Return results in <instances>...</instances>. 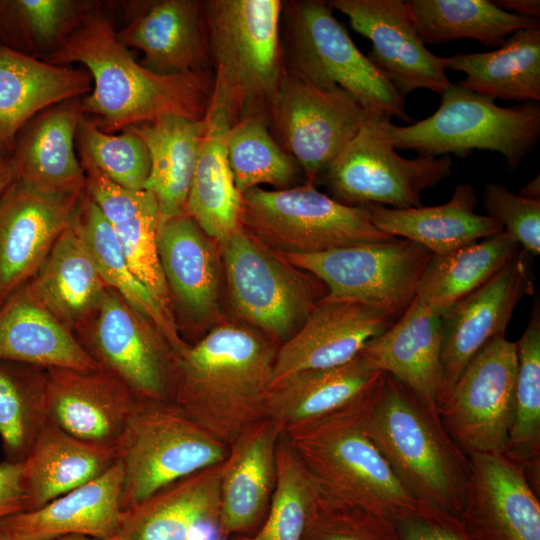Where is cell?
Wrapping results in <instances>:
<instances>
[{
  "mask_svg": "<svg viewBox=\"0 0 540 540\" xmlns=\"http://www.w3.org/2000/svg\"><path fill=\"white\" fill-rule=\"evenodd\" d=\"M102 6L44 60L56 65L78 63L88 71L92 89L81 99L83 114L100 117L102 130L108 133L165 117L203 119L214 76L209 71L159 74L147 69L119 41Z\"/></svg>",
  "mask_w": 540,
  "mask_h": 540,
  "instance_id": "cell-1",
  "label": "cell"
},
{
  "mask_svg": "<svg viewBox=\"0 0 540 540\" xmlns=\"http://www.w3.org/2000/svg\"><path fill=\"white\" fill-rule=\"evenodd\" d=\"M276 351L254 330L221 323L174 356L171 402L228 446L267 418Z\"/></svg>",
  "mask_w": 540,
  "mask_h": 540,
  "instance_id": "cell-2",
  "label": "cell"
},
{
  "mask_svg": "<svg viewBox=\"0 0 540 540\" xmlns=\"http://www.w3.org/2000/svg\"><path fill=\"white\" fill-rule=\"evenodd\" d=\"M364 424L394 474L419 503L460 516L469 458L446 430L436 405L384 373L368 397Z\"/></svg>",
  "mask_w": 540,
  "mask_h": 540,
  "instance_id": "cell-3",
  "label": "cell"
},
{
  "mask_svg": "<svg viewBox=\"0 0 540 540\" xmlns=\"http://www.w3.org/2000/svg\"><path fill=\"white\" fill-rule=\"evenodd\" d=\"M371 393L284 434L322 493L395 522L416 510L419 502L366 432L364 414Z\"/></svg>",
  "mask_w": 540,
  "mask_h": 540,
  "instance_id": "cell-4",
  "label": "cell"
},
{
  "mask_svg": "<svg viewBox=\"0 0 540 540\" xmlns=\"http://www.w3.org/2000/svg\"><path fill=\"white\" fill-rule=\"evenodd\" d=\"M280 0H209L204 14L214 80L236 120L266 112L287 69L280 43Z\"/></svg>",
  "mask_w": 540,
  "mask_h": 540,
  "instance_id": "cell-5",
  "label": "cell"
},
{
  "mask_svg": "<svg viewBox=\"0 0 540 540\" xmlns=\"http://www.w3.org/2000/svg\"><path fill=\"white\" fill-rule=\"evenodd\" d=\"M385 132L395 149L430 157H466L473 150H489L502 154L514 170L539 139L540 106L526 102L502 107L459 83H450L432 115L406 126L390 120Z\"/></svg>",
  "mask_w": 540,
  "mask_h": 540,
  "instance_id": "cell-6",
  "label": "cell"
},
{
  "mask_svg": "<svg viewBox=\"0 0 540 540\" xmlns=\"http://www.w3.org/2000/svg\"><path fill=\"white\" fill-rule=\"evenodd\" d=\"M240 225L280 254H315L396 239L372 223L365 206L343 204L310 184L244 192Z\"/></svg>",
  "mask_w": 540,
  "mask_h": 540,
  "instance_id": "cell-7",
  "label": "cell"
},
{
  "mask_svg": "<svg viewBox=\"0 0 540 540\" xmlns=\"http://www.w3.org/2000/svg\"><path fill=\"white\" fill-rule=\"evenodd\" d=\"M228 446L173 402L139 399L117 446L123 511L165 486L220 464Z\"/></svg>",
  "mask_w": 540,
  "mask_h": 540,
  "instance_id": "cell-8",
  "label": "cell"
},
{
  "mask_svg": "<svg viewBox=\"0 0 540 540\" xmlns=\"http://www.w3.org/2000/svg\"><path fill=\"white\" fill-rule=\"evenodd\" d=\"M287 20L289 71L317 87L342 89L366 111L411 124L404 96L357 48L326 1H291Z\"/></svg>",
  "mask_w": 540,
  "mask_h": 540,
  "instance_id": "cell-9",
  "label": "cell"
},
{
  "mask_svg": "<svg viewBox=\"0 0 540 540\" xmlns=\"http://www.w3.org/2000/svg\"><path fill=\"white\" fill-rule=\"evenodd\" d=\"M391 120L378 111H366L356 135L318 180L332 198L350 206L382 205L393 209L422 206L424 190L451 175L449 155L400 156L386 136Z\"/></svg>",
  "mask_w": 540,
  "mask_h": 540,
  "instance_id": "cell-10",
  "label": "cell"
},
{
  "mask_svg": "<svg viewBox=\"0 0 540 540\" xmlns=\"http://www.w3.org/2000/svg\"><path fill=\"white\" fill-rule=\"evenodd\" d=\"M219 245L232 307L271 339L286 341L326 295L310 275L242 227Z\"/></svg>",
  "mask_w": 540,
  "mask_h": 540,
  "instance_id": "cell-11",
  "label": "cell"
},
{
  "mask_svg": "<svg viewBox=\"0 0 540 540\" xmlns=\"http://www.w3.org/2000/svg\"><path fill=\"white\" fill-rule=\"evenodd\" d=\"M281 255L325 284L327 299L357 301L402 315L416 297L418 280L432 253L396 238L315 254Z\"/></svg>",
  "mask_w": 540,
  "mask_h": 540,
  "instance_id": "cell-12",
  "label": "cell"
},
{
  "mask_svg": "<svg viewBox=\"0 0 540 540\" xmlns=\"http://www.w3.org/2000/svg\"><path fill=\"white\" fill-rule=\"evenodd\" d=\"M365 113L342 89L317 87L288 70L267 110L281 147L310 185L356 135Z\"/></svg>",
  "mask_w": 540,
  "mask_h": 540,
  "instance_id": "cell-13",
  "label": "cell"
},
{
  "mask_svg": "<svg viewBox=\"0 0 540 540\" xmlns=\"http://www.w3.org/2000/svg\"><path fill=\"white\" fill-rule=\"evenodd\" d=\"M516 373V343L498 335L468 363L438 405L443 425L467 455L505 453Z\"/></svg>",
  "mask_w": 540,
  "mask_h": 540,
  "instance_id": "cell-14",
  "label": "cell"
},
{
  "mask_svg": "<svg viewBox=\"0 0 540 540\" xmlns=\"http://www.w3.org/2000/svg\"><path fill=\"white\" fill-rule=\"evenodd\" d=\"M89 355L138 399L172 400L174 353L161 333L108 288L90 326L78 337Z\"/></svg>",
  "mask_w": 540,
  "mask_h": 540,
  "instance_id": "cell-15",
  "label": "cell"
},
{
  "mask_svg": "<svg viewBox=\"0 0 540 540\" xmlns=\"http://www.w3.org/2000/svg\"><path fill=\"white\" fill-rule=\"evenodd\" d=\"M529 254L521 249L494 277L460 300L441 321L442 403L468 363L506 327L520 300L533 293Z\"/></svg>",
  "mask_w": 540,
  "mask_h": 540,
  "instance_id": "cell-16",
  "label": "cell"
},
{
  "mask_svg": "<svg viewBox=\"0 0 540 540\" xmlns=\"http://www.w3.org/2000/svg\"><path fill=\"white\" fill-rule=\"evenodd\" d=\"M400 316L357 301L322 298L277 348L270 389L295 374L350 362Z\"/></svg>",
  "mask_w": 540,
  "mask_h": 540,
  "instance_id": "cell-17",
  "label": "cell"
},
{
  "mask_svg": "<svg viewBox=\"0 0 540 540\" xmlns=\"http://www.w3.org/2000/svg\"><path fill=\"white\" fill-rule=\"evenodd\" d=\"M351 27L369 39V59L403 95L417 89L442 94L451 83L444 57L434 55L418 34L402 0H331Z\"/></svg>",
  "mask_w": 540,
  "mask_h": 540,
  "instance_id": "cell-18",
  "label": "cell"
},
{
  "mask_svg": "<svg viewBox=\"0 0 540 540\" xmlns=\"http://www.w3.org/2000/svg\"><path fill=\"white\" fill-rule=\"evenodd\" d=\"M80 196L41 193L16 179L0 197V307L36 275Z\"/></svg>",
  "mask_w": 540,
  "mask_h": 540,
  "instance_id": "cell-19",
  "label": "cell"
},
{
  "mask_svg": "<svg viewBox=\"0 0 540 540\" xmlns=\"http://www.w3.org/2000/svg\"><path fill=\"white\" fill-rule=\"evenodd\" d=\"M460 518L475 540H540L539 494L505 454L471 453Z\"/></svg>",
  "mask_w": 540,
  "mask_h": 540,
  "instance_id": "cell-20",
  "label": "cell"
},
{
  "mask_svg": "<svg viewBox=\"0 0 540 540\" xmlns=\"http://www.w3.org/2000/svg\"><path fill=\"white\" fill-rule=\"evenodd\" d=\"M125 26L117 38L144 55L142 65L159 74L206 72L211 62L204 1L124 2Z\"/></svg>",
  "mask_w": 540,
  "mask_h": 540,
  "instance_id": "cell-21",
  "label": "cell"
},
{
  "mask_svg": "<svg viewBox=\"0 0 540 540\" xmlns=\"http://www.w3.org/2000/svg\"><path fill=\"white\" fill-rule=\"evenodd\" d=\"M48 420L90 443L117 448L138 398L112 372L49 368Z\"/></svg>",
  "mask_w": 540,
  "mask_h": 540,
  "instance_id": "cell-22",
  "label": "cell"
},
{
  "mask_svg": "<svg viewBox=\"0 0 540 540\" xmlns=\"http://www.w3.org/2000/svg\"><path fill=\"white\" fill-rule=\"evenodd\" d=\"M282 434L274 421L265 418L228 445L221 463L218 540L251 534L262 524L275 486Z\"/></svg>",
  "mask_w": 540,
  "mask_h": 540,
  "instance_id": "cell-23",
  "label": "cell"
},
{
  "mask_svg": "<svg viewBox=\"0 0 540 540\" xmlns=\"http://www.w3.org/2000/svg\"><path fill=\"white\" fill-rule=\"evenodd\" d=\"M157 246L172 312L175 308L186 326L212 321L219 310V243L183 214L159 224Z\"/></svg>",
  "mask_w": 540,
  "mask_h": 540,
  "instance_id": "cell-24",
  "label": "cell"
},
{
  "mask_svg": "<svg viewBox=\"0 0 540 540\" xmlns=\"http://www.w3.org/2000/svg\"><path fill=\"white\" fill-rule=\"evenodd\" d=\"M81 99L44 109L20 130L11 154L18 180L45 194L85 191V174L76 154L77 128L84 115Z\"/></svg>",
  "mask_w": 540,
  "mask_h": 540,
  "instance_id": "cell-25",
  "label": "cell"
},
{
  "mask_svg": "<svg viewBox=\"0 0 540 540\" xmlns=\"http://www.w3.org/2000/svg\"><path fill=\"white\" fill-rule=\"evenodd\" d=\"M123 471L106 472L43 505L0 519L9 540H54L69 535L113 537L120 529Z\"/></svg>",
  "mask_w": 540,
  "mask_h": 540,
  "instance_id": "cell-26",
  "label": "cell"
},
{
  "mask_svg": "<svg viewBox=\"0 0 540 540\" xmlns=\"http://www.w3.org/2000/svg\"><path fill=\"white\" fill-rule=\"evenodd\" d=\"M235 121L223 89L214 80L185 212L219 244L241 227L242 194L235 186L225 143Z\"/></svg>",
  "mask_w": 540,
  "mask_h": 540,
  "instance_id": "cell-27",
  "label": "cell"
},
{
  "mask_svg": "<svg viewBox=\"0 0 540 540\" xmlns=\"http://www.w3.org/2000/svg\"><path fill=\"white\" fill-rule=\"evenodd\" d=\"M91 89L86 69L52 64L0 43V153L11 156L20 130L39 112Z\"/></svg>",
  "mask_w": 540,
  "mask_h": 540,
  "instance_id": "cell-28",
  "label": "cell"
},
{
  "mask_svg": "<svg viewBox=\"0 0 540 540\" xmlns=\"http://www.w3.org/2000/svg\"><path fill=\"white\" fill-rule=\"evenodd\" d=\"M221 463L177 480L124 510L117 536L121 540H190L202 526L217 532Z\"/></svg>",
  "mask_w": 540,
  "mask_h": 540,
  "instance_id": "cell-29",
  "label": "cell"
},
{
  "mask_svg": "<svg viewBox=\"0 0 540 540\" xmlns=\"http://www.w3.org/2000/svg\"><path fill=\"white\" fill-rule=\"evenodd\" d=\"M359 356L375 370L391 375L437 406L441 387V321L417 297Z\"/></svg>",
  "mask_w": 540,
  "mask_h": 540,
  "instance_id": "cell-30",
  "label": "cell"
},
{
  "mask_svg": "<svg viewBox=\"0 0 540 540\" xmlns=\"http://www.w3.org/2000/svg\"><path fill=\"white\" fill-rule=\"evenodd\" d=\"M0 360L44 369H100L76 335L42 303L29 283L0 307Z\"/></svg>",
  "mask_w": 540,
  "mask_h": 540,
  "instance_id": "cell-31",
  "label": "cell"
},
{
  "mask_svg": "<svg viewBox=\"0 0 540 540\" xmlns=\"http://www.w3.org/2000/svg\"><path fill=\"white\" fill-rule=\"evenodd\" d=\"M383 374L359 355L341 366L295 374L270 389L267 418L283 433L320 420L367 396Z\"/></svg>",
  "mask_w": 540,
  "mask_h": 540,
  "instance_id": "cell-32",
  "label": "cell"
},
{
  "mask_svg": "<svg viewBox=\"0 0 540 540\" xmlns=\"http://www.w3.org/2000/svg\"><path fill=\"white\" fill-rule=\"evenodd\" d=\"M28 283L77 338L94 320L108 289L88 248L71 225L61 233Z\"/></svg>",
  "mask_w": 540,
  "mask_h": 540,
  "instance_id": "cell-33",
  "label": "cell"
},
{
  "mask_svg": "<svg viewBox=\"0 0 540 540\" xmlns=\"http://www.w3.org/2000/svg\"><path fill=\"white\" fill-rule=\"evenodd\" d=\"M476 205L474 187L461 183L448 202L437 206L408 209L364 206L372 223L387 235L415 242L432 254H445L503 231L496 219L477 214Z\"/></svg>",
  "mask_w": 540,
  "mask_h": 540,
  "instance_id": "cell-34",
  "label": "cell"
},
{
  "mask_svg": "<svg viewBox=\"0 0 540 540\" xmlns=\"http://www.w3.org/2000/svg\"><path fill=\"white\" fill-rule=\"evenodd\" d=\"M116 461L117 448L83 441L48 421L22 463L24 511L88 483Z\"/></svg>",
  "mask_w": 540,
  "mask_h": 540,
  "instance_id": "cell-35",
  "label": "cell"
},
{
  "mask_svg": "<svg viewBox=\"0 0 540 540\" xmlns=\"http://www.w3.org/2000/svg\"><path fill=\"white\" fill-rule=\"evenodd\" d=\"M70 225L88 248L107 287L161 333L174 356L180 354L188 344L181 337L173 314L132 272L112 226L85 191L79 197Z\"/></svg>",
  "mask_w": 540,
  "mask_h": 540,
  "instance_id": "cell-36",
  "label": "cell"
},
{
  "mask_svg": "<svg viewBox=\"0 0 540 540\" xmlns=\"http://www.w3.org/2000/svg\"><path fill=\"white\" fill-rule=\"evenodd\" d=\"M446 69L466 75L461 86L485 97L540 100V27L518 30L496 50L444 57Z\"/></svg>",
  "mask_w": 540,
  "mask_h": 540,
  "instance_id": "cell-37",
  "label": "cell"
},
{
  "mask_svg": "<svg viewBox=\"0 0 540 540\" xmlns=\"http://www.w3.org/2000/svg\"><path fill=\"white\" fill-rule=\"evenodd\" d=\"M130 127L142 138L149 152L150 170L144 189L151 192L158 203L159 224L186 214L204 118L190 120L172 116Z\"/></svg>",
  "mask_w": 540,
  "mask_h": 540,
  "instance_id": "cell-38",
  "label": "cell"
},
{
  "mask_svg": "<svg viewBox=\"0 0 540 540\" xmlns=\"http://www.w3.org/2000/svg\"><path fill=\"white\" fill-rule=\"evenodd\" d=\"M521 247L504 231L445 254H432L416 297L439 317L494 277Z\"/></svg>",
  "mask_w": 540,
  "mask_h": 540,
  "instance_id": "cell-39",
  "label": "cell"
},
{
  "mask_svg": "<svg viewBox=\"0 0 540 540\" xmlns=\"http://www.w3.org/2000/svg\"><path fill=\"white\" fill-rule=\"evenodd\" d=\"M408 13L423 42L474 39L500 47L518 30L540 27V20L510 13L488 0H410Z\"/></svg>",
  "mask_w": 540,
  "mask_h": 540,
  "instance_id": "cell-40",
  "label": "cell"
},
{
  "mask_svg": "<svg viewBox=\"0 0 540 540\" xmlns=\"http://www.w3.org/2000/svg\"><path fill=\"white\" fill-rule=\"evenodd\" d=\"M102 5L94 0H0V43L46 60Z\"/></svg>",
  "mask_w": 540,
  "mask_h": 540,
  "instance_id": "cell-41",
  "label": "cell"
},
{
  "mask_svg": "<svg viewBox=\"0 0 540 540\" xmlns=\"http://www.w3.org/2000/svg\"><path fill=\"white\" fill-rule=\"evenodd\" d=\"M516 343L514 410L505 455L524 466L539 494L540 486V307L535 300L527 326Z\"/></svg>",
  "mask_w": 540,
  "mask_h": 540,
  "instance_id": "cell-42",
  "label": "cell"
},
{
  "mask_svg": "<svg viewBox=\"0 0 540 540\" xmlns=\"http://www.w3.org/2000/svg\"><path fill=\"white\" fill-rule=\"evenodd\" d=\"M48 421L46 369L0 360V440L4 461L23 463Z\"/></svg>",
  "mask_w": 540,
  "mask_h": 540,
  "instance_id": "cell-43",
  "label": "cell"
},
{
  "mask_svg": "<svg viewBox=\"0 0 540 540\" xmlns=\"http://www.w3.org/2000/svg\"><path fill=\"white\" fill-rule=\"evenodd\" d=\"M225 143L232 177L241 194L260 184L289 188L301 170L271 135L266 112L248 113L233 122Z\"/></svg>",
  "mask_w": 540,
  "mask_h": 540,
  "instance_id": "cell-44",
  "label": "cell"
},
{
  "mask_svg": "<svg viewBox=\"0 0 540 540\" xmlns=\"http://www.w3.org/2000/svg\"><path fill=\"white\" fill-rule=\"evenodd\" d=\"M318 487L285 434L276 450V479L265 519L251 534L229 540H302Z\"/></svg>",
  "mask_w": 540,
  "mask_h": 540,
  "instance_id": "cell-45",
  "label": "cell"
},
{
  "mask_svg": "<svg viewBox=\"0 0 540 540\" xmlns=\"http://www.w3.org/2000/svg\"><path fill=\"white\" fill-rule=\"evenodd\" d=\"M76 142L94 165L115 183L143 190L150 170L148 149L142 138L129 126L120 134L105 132L84 115L79 121Z\"/></svg>",
  "mask_w": 540,
  "mask_h": 540,
  "instance_id": "cell-46",
  "label": "cell"
},
{
  "mask_svg": "<svg viewBox=\"0 0 540 540\" xmlns=\"http://www.w3.org/2000/svg\"><path fill=\"white\" fill-rule=\"evenodd\" d=\"M302 540H401L395 522L334 500L319 488Z\"/></svg>",
  "mask_w": 540,
  "mask_h": 540,
  "instance_id": "cell-47",
  "label": "cell"
},
{
  "mask_svg": "<svg viewBox=\"0 0 540 540\" xmlns=\"http://www.w3.org/2000/svg\"><path fill=\"white\" fill-rule=\"evenodd\" d=\"M158 226L159 207L155 201L136 216L112 228L132 272L158 302L173 314L158 254Z\"/></svg>",
  "mask_w": 540,
  "mask_h": 540,
  "instance_id": "cell-48",
  "label": "cell"
},
{
  "mask_svg": "<svg viewBox=\"0 0 540 540\" xmlns=\"http://www.w3.org/2000/svg\"><path fill=\"white\" fill-rule=\"evenodd\" d=\"M483 206L487 216L501 223L506 232L530 256L540 253V200L512 193L499 182L489 183Z\"/></svg>",
  "mask_w": 540,
  "mask_h": 540,
  "instance_id": "cell-49",
  "label": "cell"
},
{
  "mask_svg": "<svg viewBox=\"0 0 540 540\" xmlns=\"http://www.w3.org/2000/svg\"><path fill=\"white\" fill-rule=\"evenodd\" d=\"M78 156L86 179L85 192L111 226L129 220L156 201L145 189L131 190L115 183L84 153Z\"/></svg>",
  "mask_w": 540,
  "mask_h": 540,
  "instance_id": "cell-50",
  "label": "cell"
},
{
  "mask_svg": "<svg viewBox=\"0 0 540 540\" xmlns=\"http://www.w3.org/2000/svg\"><path fill=\"white\" fill-rule=\"evenodd\" d=\"M395 526L401 540H475L460 516L424 503Z\"/></svg>",
  "mask_w": 540,
  "mask_h": 540,
  "instance_id": "cell-51",
  "label": "cell"
},
{
  "mask_svg": "<svg viewBox=\"0 0 540 540\" xmlns=\"http://www.w3.org/2000/svg\"><path fill=\"white\" fill-rule=\"evenodd\" d=\"M22 463H0V519L24 511Z\"/></svg>",
  "mask_w": 540,
  "mask_h": 540,
  "instance_id": "cell-52",
  "label": "cell"
},
{
  "mask_svg": "<svg viewBox=\"0 0 540 540\" xmlns=\"http://www.w3.org/2000/svg\"><path fill=\"white\" fill-rule=\"evenodd\" d=\"M493 2L500 8L515 15L539 19V0H498Z\"/></svg>",
  "mask_w": 540,
  "mask_h": 540,
  "instance_id": "cell-53",
  "label": "cell"
},
{
  "mask_svg": "<svg viewBox=\"0 0 540 540\" xmlns=\"http://www.w3.org/2000/svg\"><path fill=\"white\" fill-rule=\"evenodd\" d=\"M16 179L11 156L0 153V197Z\"/></svg>",
  "mask_w": 540,
  "mask_h": 540,
  "instance_id": "cell-54",
  "label": "cell"
},
{
  "mask_svg": "<svg viewBox=\"0 0 540 540\" xmlns=\"http://www.w3.org/2000/svg\"><path fill=\"white\" fill-rule=\"evenodd\" d=\"M519 196L529 200H540V178L537 175L536 178L528 182L524 187L519 190Z\"/></svg>",
  "mask_w": 540,
  "mask_h": 540,
  "instance_id": "cell-55",
  "label": "cell"
},
{
  "mask_svg": "<svg viewBox=\"0 0 540 540\" xmlns=\"http://www.w3.org/2000/svg\"><path fill=\"white\" fill-rule=\"evenodd\" d=\"M54 540H121L117 535L113 537L99 538L84 535H69Z\"/></svg>",
  "mask_w": 540,
  "mask_h": 540,
  "instance_id": "cell-56",
  "label": "cell"
},
{
  "mask_svg": "<svg viewBox=\"0 0 540 540\" xmlns=\"http://www.w3.org/2000/svg\"><path fill=\"white\" fill-rule=\"evenodd\" d=\"M0 540H9L0 525Z\"/></svg>",
  "mask_w": 540,
  "mask_h": 540,
  "instance_id": "cell-57",
  "label": "cell"
}]
</instances>
